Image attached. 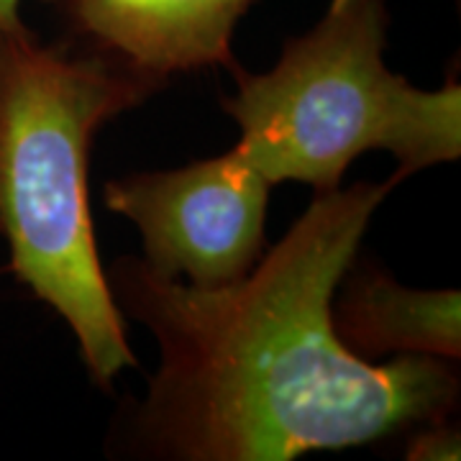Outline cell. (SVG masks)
I'll return each instance as SVG.
<instances>
[{
  "mask_svg": "<svg viewBox=\"0 0 461 461\" xmlns=\"http://www.w3.org/2000/svg\"><path fill=\"white\" fill-rule=\"evenodd\" d=\"M402 177L318 193L244 280L193 287L118 257L115 308L154 336L159 364L113 423L108 454L147 461H290L454 418L456 362H366L330 323L379 205Z\"/></svg>",
  "mask_w": 461,
  "mask_h": 461,
  "instance_id": "cell-1",
  "label": "cell"
},
{
  "mask_svg": "<svg viewBox=\"0 0 461 461\" xmlns=\"http://www.w3.org/2000/svg\"><path fill=\"white\" fill-rule=\"evenodd\" d=\"M21 23V0H0V32L16 29Z\"/></svg>",
  "mask_w": 461,
  "mask_h": 461,
  "instance_id": "cell-8",
  "label": "cell"
},
{
  "mask_svg": "<svg viewBox=\"0 0 461 461\" xmlns=\"http://www.w3.org/2000/svg\"><path fill=\"white\" fill-rule=\"evenodd\" d=\"M387 0H330L272 69H230L236 93L221 108L239 126L236 149L272 187L330 193L366 151H387L402 180L459 159V80L423 90L387 69Z\"/></svg>",
  "mask_w": 461,
  "mask_h": 461,
  "instance_id": "cell-3",
  "label": "cell"
},
{
  "mask_svg": "<svg viewBox=\"0 0 461 461\" xmlns=\"http://www.w3.org/2000/svg\"><path fill=\"white\" fill-rule=\"evenodd\" d=\"M167 87L75 39L0 32V239L8 269L75 333L93 384L139 362L115 308L90 215L95 133Z\"/></svg>",
  "mask_w": 461,
  "mask_h": 461,
  "instance_id": "cell-2",
  "label": "cell"
},
{
  "mask_svg": "<svg viewBox=\"0 0 461 461\" xmlns=\"http://www.w3.org/2000/svg\"><path fill=\"white\" fill-rule=\"evenodd\" d=\"M272 185L233 147L172 169L105 182V208L131 221L141 259L193 287L244 280L264 254Z\"/></svg>",
  "mask_w": 461,
  "mask_h": 461,
  "instance_id": "cell-4",
  "label": "cell"
},
{
  "mask_svg": "<svg viewBox=\"0 0 461 461\" xmlns=\"http://www.w3.org/2000/svg\"><path fill=\"white\" fill-rule=\"evenodd\" d=\"M408 461H456L461 456V429L456 420L441 418L408 430Z\"/></svg>",
  "mask_w": 461,
  "mask_h": 461,
  "instance_id": "cell-7",
  "label": "cell"
},
{
  "mask_svg": "<svg viewBox=\"0 0 461 461\" xmlns=\"http://www.w3.org/2000/svg\"><path fill=\"white\" fill-rule=\"evenodd\" d=\"M69 39L169 83L211 67L236 69L233 32L254 0H47Z\"/></svg>",
  "mask_w": 461,
  "mask_h": 461,
  "instance_id": "cell-5",
  "label": "cell"
},
{
  "mask_svg": "<svg viewBox=\"0 0 461 461\" xmlns=\"http://www.w3.org/2000/svg\"><path fill=\"white\" fill-rule=\"evenodd\" d=\"M339 341L366 362L461 359V293L405 287L379 264H351L330 303Z\"/></svg>",
  "mask_w": 461,
  "mask_h": 461,
  "instance_id": "cell-6",
  "label": "cell"
}]
</instances>
